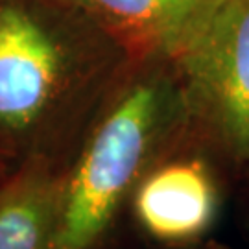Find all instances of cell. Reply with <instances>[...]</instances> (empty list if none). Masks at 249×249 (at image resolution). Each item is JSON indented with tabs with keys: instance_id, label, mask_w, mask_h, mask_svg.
<instances>
[{
	"instance_id": "3",
	"label": "cell",
	"mask_w": 249,
	"mask_h": 249,
	"mask_svg": "<svg viewBox=\"0 0 249 249\" xmlns=\"http://www.w3.org/2000/svg\"><path fill=\"white\" fill-rule=\"evenodd\" d=\"M61 53L36 17L0 4V131L24 133L46 115L59 92Z\"/></svg>"
},
{
	"instance_id": "5",
	"label": "cell",
	"mask_w": 249,
	"mask_h": 249,
	"mask_svg": "<svg viewBox=\"0 0 249 249\" xmlns=\"http://www.w3.org/2000/svg\"><path fill=\"white\" fill-rule=\"evenodd\" d=\"M135 46L179 59L220 0H74Z\"/></svg>"
},
{
	"instance_id": "4",
	"label": "cell",
	"mask_w": 249,
	"mask_h": 249,
	"mask_svg": "<svg viewBox=\"0 0 249 249\" xmlns=\"http://www.w3.org/2000/svg\"><path fill=\"white\" fill-rule=\"evenodd\" d=\"M218 209L214 181L199 160H176L151 172L135 197V214L146 232L166 244L199 238Z\"/></svg>"
},
{
	"instance_id": "6",
	"label": "cell",
	"mask_w": 249,
	"mask_h": 249,
	"mask_svg": "<svg viewBox=\"0 0 249 249\" xmlns=\"http://www.w3.org/2000/svg\"><path fill=\"white\" fill-rule=\"evenodd\" d=\"M61 185L30 170L0 187V249H52Z\"/></svg>"
},
{
	"instance_id": "2",
	"label": "cell",
	"mask_w": 249,
	"mask_h": 249,
	"mask_svg": "<svg viewBox=\"0 0 249 249\" xmlns=\"http://www.w3.org/2000/svg\"><path fill=\"white\" fill-rule=\"evenodd\" d=\"M179 61L223 144L238 159H248L249 0H220Z\"/></svg>"
},
{
	"instance_id": "1",
	"label": "cell",
	"mask_w": 249,
	"mask_h": 249,
	"mask_svg": "<svg viewBox=\"0 0 249 249\" xmlns=\"http://www.w3.org/2000/svg\"><path fill=\"white\" fill-rule=\"evenodd\" d=\"M159 118L151 85L131 89L100 124L69 181L61 185L52 249H90L142 164Z\"/></svg>"
},
{
	"instance_id": "7",
	"label": "cell",
	"mask_w": 249,
	"mask_h": 249,
	"mask_svg": "<svg viewBox=\"0 0 249 249\" xmlns=\"http://www.w3.org/2000/svg\"><path fill=\"white\" fill-rule=\"evenodd\" d=\"M2 164H4V160H2V155H0V168H2Z\"/></svg>"
}]
</instances>
